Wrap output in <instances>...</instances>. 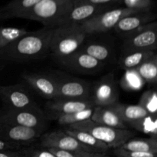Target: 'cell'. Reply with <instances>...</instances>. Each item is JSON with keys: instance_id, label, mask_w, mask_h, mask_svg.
<instances>
[{"instance_id": "obj_11", "label": "cell", "mask_w": 157, "mask_h": 157, "mask_svg": "<svg viewBox=\"0 0 157 157\" xmlns=\"http://www.w3.org/2000/svg\"><path fill=\"white\" fill-rule=\"evenodd\" d=\"M57 83L56 99H90L91 88L84 80L75 78H55Z\"/></svg>"}, {"instance_id": "obj_9", "label": "cell", "mask_w": 157, "mask_h": 157, "mask_svg": "<svg viewBox=\"0 0 157 157\" xmlns=\"http://www.w3.org/2000/svg\"><path fill=\"white\" fill-rule=\"evenodd\" d=\"M40 138V145L43 148H56L69 151H84L95 152L90 147L80 143L78 139L69 135L64 129L51 131L41 134ZM97 153V152H95Z\"/></svg>"}, {"instance_id": "obj_23", "label": "cell", "mask_w": 157, "mask_h": 157, "mask_svg": "<svg viewBox=\"0 0 157 157\" xmlns=\"http://www.w3.org/2000/svg\"><path fill=\"white\" fill-rule=\"evenodd\" d=\"M155 53V51H134L127 52L124 53L122 58H120L118 64L124 70L136 69Z\"/></svg>"}, {"instance_id": "obj_37", "label": "cell", "mask_w": 157, "mask_h": 157, "mask_svg": "<svg viewBox=\"0 0 157 157\" xmlns=\"http://www.w3.org/2000/svg\"><path fill=\"white\" fill-rule=\"evenodd\" d=\"M0 157H21L19 150H9L0 152Z\"/></svg>"}, {"instance_id": "obj_38", "label": "cell", "mask_w": 157, "mask_h": 157, "mask_svg": "<svg viewBox=\"0 0 157 157\" xmlns=\"http://www.w3.org/2000/svg\"><path fill=\"white\" fill-rule=\"evenodd\" d=\"M90 157H110L108 155H106L104 153H94Z\"/></svg>"}, {"instance_id": "obj_35", "label": "cell", "mask_w": 157, "mask_h": 157, "mask_svg": "<svg viewBox=\"0 0 157 157\" xmlns=\"http://www.w3.org/2000/svg\"><path fill=\"white\" fill-rule=\"evenodd\" d=\"M77 3H89L94 5H107L117 6L123 3V0H74V4Z\"/></svg>"}, {"instance_id": "obj_6", "label": "cell", "mask_w": 157, "mask_h": 157, "mask_svg": "<svg viewBox=\"0 0 157 157\" xmlns=\"http://www.w3.org/2000/svg\"><path fill=\"white\" fill-rule=\"evenodd\" d=\"M0 122L32 128L41 132L47 126V120L42 112L6 107L0 110Z\"/></svg>"}, {"instance_id": "obj_32", "label": "cell", "mask_w": 157, "mask_h": 157, "mask_svg": "<svg viewBox=\"0 0 157 157\" xmlns=\"http://www.w3.org/2000/svg\"><path fill=\"white\" fill-rule=\"evenodd\" d=\"M21 157H56L46 148L37 149L34 147H22L19 149Z\"/></svg>"}, {"instance_id": "obj_4", "label": "cell", "mask_w": 157, "mask_h": 157, "mask_svg": "<svg viewBox=\"0 0 157 157\" xmlns=\"http://www.w3.org/2000/svg\"><path fill=\"white\" fill-rule=\"evenodd\" d=\"M70 129L85 131L91 134L102 143H105L109 148H119L125 142L133 138L134 132L127 129H117L104 126L92 121L90 119L78 123L66 126Z\"/></svg>"}, {"instance_id": "obj_16", "label": "cell", "mask_w": 157, "mask_h": 157, "mask_svg": "<svg viewBox=\"0 0 157 157\" xmlns=\"http://www.w3.org/2000/svg\"><path fill=\"white\" fill-rule=\"evenodd\" d=\"M115 7L116 6L89 4V3L74 4L73 9L71 11L70 15L67 18V23H75V24L80 25L101 12Z\"/></svg>"}, {"instance_id": "obj_29", "label": "cell", "mask_w": 157, "mask_h": 157, "mask_svg": "<svg viewBox=\"0 0 157 157\" xmlns=\"http://www.w3.org/2000/svg\"><path fill=\"white\" fill-rule=\"evenodd\" d=\"M79 49L101 62L110 58L111 55L110 49L107 46L98 43H88L84 46H81Z\"/></svg>"}, {"instance_id": "obj_12", "label": "cell", "mask_w": 157, "mask_h": 157, "mask_svg": "<svg viewBox=\"0 0 157 157\" xmlns=\"http://www.w3.org/2000/svg\"><path fill=\"white\" fill-rule=\"evenodd\" d=\"M42 132L32 128L0 122V139L29 146L39 138Z\"/></svg>"}, {"instance_id": "obj_8", "label": "cell", "mask_w": 157, "mask_h": 157, "mask_svg": "<svg viewBox=\"0 0 157 157\" xmlns=\"http://www.w3.org/2000/svg\"><path fill=\"white\" fill-rule=\"evenodd\" d=\"M0 99L6 108L42 112L29 92L20 84L0 86Z\"/></svg>"}, {"instance_id": "obj_14", "label": "cell", "mask_w": 157, "mask_h": 157, "mask_svg": "<svg viewBox=\"0 0 157 157\" xmlns=\"http://www.w3.org/2000/svg\"><path fill=\"white\" fill-rule=\"evenodd\" d=\"M153 21H156V15L152 11L136 12L121 18L113 29L117 33L126 38Z\"/></svg>"}, {"instance_id": "obj_33", "label": "cell", "mask_w": 157, "mask_h": 157, "mask_svg": "<svg viewBox=\"0 0 157 157\" xmlns=\"http://www.w3.org/2000/svg\"><path fill=\"white\" fill-rule=\"evenodd\" d=\"M48 149L56 157H90L95 153V152H84V151L64 150L56 148H48Z\"/></svg>"}, {"instance_id": "obj_26", "label": "cell", "mask_w": 157, "mask_h": 157, "mask_svg": "<svg viewBox=\"0 0 157 157\" xmlns=\"http://www.w3.org/2000/svg\"><path fill=\"white\" fill-rule=\"evenodd\" d=\"M29 31L24 28L1 26L0 27V50L12 45Z\"/></svg>"}, {"instance_id": "obj_13", "label": "cell", "mask_w": 157, "mask_h": 157, "mask_svg": "<svg viewBox=\"0 0 157 157\" xmlns=\"http://www.w3.org/2000/svg\"><path fill=\"white\" fill-rule=\"evenodd\" d=\"M59 62L64 67L81 73H94L101 70L104 66V62L98 61L80 49L61 58Z\"/></svg>"}, {"instance_id": "obj_15", "label": "cell", "mask_w": 157, "mask_h": 157, "mask_svg": "<svg viewBox=\"0 0 157 157\" xmlns=\"http://www.w3.org/2000/svg\"><path fill=\"white\" fill-rule=\"evenodd\" d=\"M22 78L30 87L43 98L48 99H56L57 83L56 79L52 77L40 74L24 73Z\"/></svg>"}, {"instance_id": "obj_20", "label": "cell", "mask_w": 157, "mask_h": 157, "mask_svg": "<svg viewBox=\"0 0 157 157\" xmlns=\"http://www.w3.org/2000/svg\"><path fill=\"white\" fill-rule=\"evenodd\" d=\"M111 106L127 126L132 122L149 115L148 112L139 105H126L117 102Z\"/></svg>"}, {"instance_id": "obj_34", "label": "cell", "mask_w": 157, "mask_h": 157, "mask_svg": "<svg viewBox=\"0 0 157 157\" xmlns=\"http://www.w3.org/2000/svg\"><path fill=\"white\" fill-rule=\"evenodd\" d=\"M113 153L116 155V157H157L156 153L128 151L121 149V148H115Z\"/></svg>"}, {"instance_id": "obj_18", "label": "cell", "mask_w": 157, "mask_h": 157, "mask_svg": "<svg viewBox=\"0 0 157 157\" xmlns=\"http://www.w3.org/2000/svg\"><path fill=\"white\" fill-rule=\"evenodd\" d=\"M90 119L99 124L117 129H128V126L121 119L111 106H94Z\"/></svg>"}, {"instance_id": "obj_2", "label": "cell", "mask_w": 157, "mask_h": 157, "mask_svg": "<svg viewBox=\"0 0 157 157\" xmlns=\"http://www.w3.org/2000/svg\"><path fill=\"white\" fill-rule=\"evenodd\" d=\"M73 6L74 0H40L25 18L39 22L44 27L56 28L67 24Z\"/></svg>"}, {"instance_id": "obj_27", "label": "cell", "mask_w": 157, "mask_h": 157, "mask_svg": "<svg viewBox=\"0 0 157 157\" xmlns=\"http://www.w3.org/2000/svg\"><path fill=\"white\" fill-rule=\"evenodd\" d=\"M133 129L150 135V137L157 138V118L156 115H150L128 124Z\"/></svg>"}, {"instance_id": "obj_21", "label": "cell", "mask_w": 157, "mask_h": 157, "mask_svg": "<svg viewBox=\"0 0 157 157\" xmlns=\"http://www.w3.org/2000/svg\"><path fill=\"white\" fill-rule=\"evenodd\" d=\"M64 130L69 135L75 137L80 143L93 149L97 153H105L110 149L105 143H102L98 139L95 138L94 136H93L91 134L88 133L85 131L70 129V128L67 127Z\"/></svg>"}, {"instance_id": "obj_19", "label": "cell", "mask_w": 157, "mask_h": 157, "mask_svg": "<svg viewBox=\"0 0 157 157\" xmlns=\"http://www.w3.org/2000/svg\"><path fill=\"white\" fill-rule=\"evenodd\" d=\"M40 0H12L0 8V20L25 18Z\"/></svg>"}, {"instance_id": "obj_36", "label": "cell", "mask_w": 157, "mask_h": 157, "mask_svg": "<svg viewBox=\"0 0 157 157\" xmlns=\"http://www.w3.org/2000/svg\"><path fill=\"white\" fill-rule=\"evenodd\" d=\"M24 146H25L20 144V143L0 139V152L9 150H19Z\"/></svg>"}, {"instance_id": "obj_17", "label": "cell", "mask_w": 157, "mask_h": 157, "mask_svg": "<svg viewBox=\"0 0 157 157\" xmlns=\"http://www.w3.org/2000/svg\"><path fill=\"white\" fill-rule=\"evenodd\" d=\"M47 107L55 114H68L94 107L90 99H52Z\"/></svg>"}, {"instance_id": "obj_7", "label": "cell", "mask_w": 157, "mask_h": 157, "mask_svg": "<svg viewBox=\"0 0 157 157\" xmlns=\"http://www.w3.org/2000/svg\"><path fill=\"white\" fill-rule=\"evenodd\" d=\"M157 22L153 21L126 37L123 43L124 53L134 51H155L157 49Z\"/></svg>"}, {"instance_id": "obj_25", "label": "cell", "mask_w": 157, "mask_h": 157, "mask_svg": "<svg viewBox=\"0 0 157 157\" xmlns=\"http://www.w3.org/2000/svg\"><path fill=\"white\" fill-rule=\"evenodd\" d=\"M138 73L146 83L155 85L157 82V55L153 54L151 57L136 68Z\"/></svg>"}, {"instance_id": "obj_31", "label": "cell", "mask_w": 157, "mask_h": 157, "mask_svg": "<svg viewBox=\"0 0 157 157\" xmlns=\"http://www.w3.org/2000/svg\"><path fill=\"white\" fill-rule=\"evenodd\" d=\"M124 7L139 11H151L153 7V0H123Z\"/></svg>"}, {"instance_id": "obj_39", "label": "cell", "mask_w": 157, "mask_h": 157, "mask_svg": "<svg viewBox=\"0 0 157 157\" xmlns=\"http://www.w3.org/2000/svg\"><path fill=\"white\" fill-rule=\"evenodd\" d=\"M2 67H0V72H1V70H2Z\"/></svg>"}, {"instance_id": "obj_3", "label": "cell", "mask_w": 157, "mask_h": 157, "mask_svg": "<svg viewBox=\"0 0 157 157\" xmlns=\"http://www.w3.org/2000/svg\"><path fill=\"white\" fill-rule=\"evenodd\" d=\"M87 35L79 24L67 23L54 28L50 51L58 60L65 58L82 46Z\"/></svg>"}, {"instance_id": "obj_1", "label": "cell", "mask_w": 157, "mask_h": 157, "mask_svg": "<svg viewBox=\"0 0 157 157\" xmlns=\"http://www.w3.org/2000/svg\"><path fill=\"white\" fill-rule=\"evenodd\" d=\"M54 28L44 27L29 32L12 45L0 50V58L22 62L43 58L50 51Z\"/></svg>"}, {"instance_id": "obj_30", "label": "cell", "mask_w": 157, "mask_h": 157, "mask_svg": "<svg viewBox=\"0 0 157 157\" xmlns=\"http://www.w3.org/2000/svg\"><path fill=\"white\" fill-rule=\"evenodd\" d=\"M138 105L144 108L150 115H156L157 95L155 89H148L141 95Z\"/></svg>"}, {"instance_id": "obj_22", "label": "cell", "mask_w": 157, "mask_h": 157, "mask_svg": "<svg viewBox=\"0 0 157 157\" xmlns=\"http://www.w3.org/2000/svg\"><path fill=\"white\" fill-rule=\"evenodd\" d=\"M119 148L128 151L153 152L157 154V138H131L121 145Z\"/></svg>"}, {"instance_id": "obj_24", "label": "cell", "mask_w": 157, "mask_h": 157, "mask_svg": "<svg viewBox=\"0 0 157 157\" xmlns=\"http://www.w3.org/2000/svg\"><path fill=\"white\" fill-rule=\"evenodd\" d=\"M145 84L146 82L138 73L136 69L125 70L120 81L121 87L127 92H137L141 90Z\"/></svg>"}, {"instance_id": "obj_10", "label": "cell", "mask_w": 157, "mask_h": 157, "mask_svg": "<svg viewBox=\"0 0 157 157\" xmlns=\"http://www.w3.org/2000/svg\"><path fill=\"white\" fill-rule=\"evenodd\" d=\"M119 92L113 72L100 78L90 92V99L94 106H109L117 102Z\"/></svg>"}, {"instance_id": "obj_5", "label": "cell", "mask_w": 157, "mask_h": 157, "mask_svg": "<svg viewBox=\"0 0 157 157\" xmlns=\"http://www.w3.org/2000/svg\"><path fill=\"white\" fill-rule=\"evenodd\" d=\"M140 12L146 11L135 10L127 7H115L95 15L80 26L87 35L106 32L114 29L118 22L124 17Z\"/></svg>"}, {"instance_id": "obj_28", "label": "cell", "mask_w": 157, "mask_h": 157, "mask_svg": "<svg viewBox=\"0 0 157 157\" xmlns=\"http://www.w3.org/2000/svg\"><path fill=\"white\" fill-rule=\"evenodd\" d=\"M94 108L78 111L68 114H56V120L61 126H70L90 119Z\"/></svg>"}]
</instances>
